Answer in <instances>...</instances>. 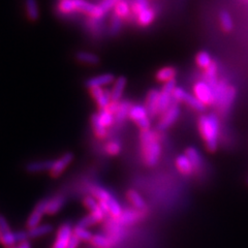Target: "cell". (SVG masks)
Here are the masks:
<instances>
[{"mask_svg": "<svg viewBox=\"0 0 248 248\" xmlns=\"http://www.w3.org/2000/svg\"><path fill=\"white\" fill-rule=\"evenodd\" d=\"M56 11L57 16L65 19H75L82 14L93 18H105L106 16L98 4L87 0H59Z\"/></svg>", "mask_w": 248, "mask_h": 248, "instance_id": "cell-1", "label": "cell"}, {"mask_svg": "<svg viewBox=\"0 0 248 248\" xmlns=\"http://www.w3.org/2000/svg\"><path fill=\"white\" fill-rule=\"evenodd\" d=\"M198 128L209 152H215L218 148L219 120L215 114L202 115L198 120Z\"/></svg>", "mask_w": 248, "mask_h": 248, "instance_id": "cell-2", "label": "cell"}, {"mask_svg": "<svg viewBox=\"0 0 248 248\" xmlns=\"http://www.w3.org/2000/svg\"><path fill=\"white\" fill-rule=\"evenodd\" d=\"M143 160L146 166L154 167L157 165L161 156V146L157 139V135L150 129L142 130L140 134Z\"/></svg>", "mask_w": 248, "mask_h": 248, "instance_id": "cell-3", "label": "cell"}, {"mask_svg": "<svg viewBox=\"0 0 248 248\" xmlns=\"http://www.w3.org/2000/svg\"><path fill=\"white\" fill-rule=\"evenodd\" d=\"M214 89L215 95V105L217 107L218 113L223 116H227L231 108L234 104L237 96V88L232 85H228L226 82H218Z\"/></svg>", "mask_w": 248, "mask_h": 248, "instance_id": "cell-4", "label": "cell"}, {"mask_svg": "<svg viewBox=\"0 0 248 248\" xmlns=\"http://www.w3.org/2000/svg\"><path fill=\"white\" fill-rule=\"evenodd\" d=\"M128 118L133 120L137 126L142 130H148L151 126V118L147 112L145 106L143 105H133L130 108Z\"/></svg>", "mask_w": 248, "mask_h": 248, "instance_id": "cell-5", "label": "cell"}, {"mask_svg": "<svg viewBox=\"0 0 248 248\" xmlns=\"http://www.w3.org/2000/svg\"><path fill=\"white\" fill-rule=\"evenodd\" d=\"M173 99L176 103H184L195 111L204 112L206 110V106L202 104L200 100L193 95L188 93L185 89L181 87H176L173 92Z\"/></svg>", "mask_w": 248, "mask_h": 248, "instance_id": "cell-6", "label": "cell"}, {"mask_svg": "<svg viewBox=\"0 0 248 248\" xmlns=\"http://www.w3.org/2000/svg\"><path fill=\"white\" fill-rule=\"evenodd\" d=\"M193 95L206 107L215 105L214 89L205 81H200L195 84V86H193Z\"/></svg>", "mask_w": 248, "mask_h": 248, "instance_id": "cell-7", "label": "cell"}, {"mask_svg": "<svg viewBox=\"0 0 248 248\" xmlns=\"http://www.w3.org/2000/svg\"><path fill=\"white\" fill-rule=\"evenodd\" d=\"M180 116V107L177 103L173 104L170 106L168 110L161 115V117L159 119L157 128L160 131H164L168 128H170L173 124L179 119Z\"/></svg>", "mask_w": 248, "mask_h": 248, "instance_id": "cell-8", "label": "cell"}, {"mask_svg": "<svg viewBox=\"0 0 248 248\" xmlns=\"http://www.w3.org/2000/svg\"><path fill=\"white\" fill-rule=\"evenodd\" d=\"M84 28L90 37L98 38L103 35L105 30V18L86 17L84 19Z\"/></svg>", "mask_w": 248, "mask_h": 248, "instance_id": "cell-9", "label": "cell"}, {"mask_svg": "<svg viewBox=\"0 0 248 248\" xmlns=\"http://www.w3.org/2000/svg\"><path fill=\"white\" fill-rule=\"evenodd\" d=\"M46 206H48V199H45L38 202L35 205L33 211L30 213L28 219H27V229H33L37 227L38 224H41V221L43 219V216L46 214Z\"/></svg>", "mask_w": 248, "mask_h": 248, "instance_id": "cell-10", "label": "cell"}, {"mask_svg": "<svg viewBox=\"0 0 248 248\" xmlns=\"http://www.w3.org/2000/svg\"><path fill=\"white\" fill-rule=\"evenodd\" d=\"M74 235V228L71 223H63L58 229L56 240L52 248H67L69 239Z\"/></svg>", "mask_w": 248, "mask_h": 248, "instance_id": "cell-11", "label": "cell"}, {"mask_svg": "<svg viewBox=\"0 0 248 248\" xmlns=\"http://www.w3.org/2000/svg\"><path fill=\"white\" fill-rule=\"evenodd\" d=\"M73 160H74V154L72 152H66L63 155H61L58 159L54 160L53 167L50 170V175L53 178L59 177L62 173L64 172V170L72 164Z\"/></svg>", "mask_w": 248, "mask_h": 248, "instance_id": "cell-12", "label": "cell"}, {"mask_svg": "<svg viewBox=\"0 0 248 248\" xmlns=\"http://www.w3.org/2000/svg\"><path fill=\"white\" fill-rule=\"evenodd\" d=\"M160 91L157 89H151L147 93L145 100V108L149 114L151 119L155 118L158 115V100Z\"/></svg>", "mask_w": 248, "mask_h": 248, "instance_id": "cell-13", "label": "cell"}, {"mask_svg": "<svg viewBox=\"0 0 248 248\" xmlns=\"http://www.w3.org/2000/svg\"><path fill=\"white\" fill-rule=\"evenodd\" d=\"M89 91L91 96L95 100V103L97 104L100 110L108 108L112 103L110 90H105L104 88H92L89 89Z\"/></svg>", "mask_w": 248, "mask_h": 248, "instance_id": "cell-14", "label": "cell"}, {"mask_svg": "<svg viewBox=\"0 0 248 248\" xmlns=\"http://www.w3.org/2000/svg\"><path fill=\"white\" fill-rule=\"evenodd\" d=\"M116 81V78L113 74L108 73V74H103L96 77H93L88 79L86 82H85V86L88 89L92 88H103L105 86H108V85L114 84Z\"/></svg>", "mask_w": 248, "mask_h": 248, "instance_id": "cell-15", "label": "cell"}, {"mask_svg": "<svg viewBox=\"0 0 248 248\" xmlns=\"http://www.w3.org/2000/svg\"><path fill=\"white\" fill-rule=\"evenodd\" d=\"M126 83H127V80H126V78H124V77H118L117 79H116V81L114 82V85H113V88L111 90L112 102H115V103L121 102L123 92H124V90H125V87H126Z\"/></svg>", "mask_w": 248, "mask_h": 248, "instance_id": "cell-16", "label": "cell"}, {"mask_svg": "<svg viewBox=\"0 0 248 248\" xmlns=\"http://www.w3.org/2000/svg\"><path fill=\"white\" fill-rule=\"evenodd\" d=\"M126 196H127V200L130 203V205L134 206L136 210H138L140 212L146 211V209H147L146 202L137 190H134V189L128 190Z\"/></svg>", "mask_w": 248, "mask_h": 248, "instance_id": "cell-17", "label": "cell"}, {"mask_svg": "<svg viewBox=\"0 0 248 248\" xmlns=\"http://www.w3.org/2000/svg\"><path fill=\"white\" fill-rule=\"evenodd\" d=\"M155 16H156V13H155V11L150 6L148 9H146L140 13L135 18V20L139 26L147 27L152 24V22L155 19Z\"/></svg>", "mask_w": 248, "mask_h": 248, "instance_id": "cell-18", "label": "cell"}, {"mask_svg": "<svg viewBox=\"0 0 248 248\" xmlns=\"http://www.w3.org/2000/svg\"><path fill=\"white\" fill-rule=\"evenodd\" d=\"M54 160H37L29 162L26 165V170L29 173H41L46 170H51Z\"/></svg>", "mask_w": 248, "mask_h": 248, "instance_id": "cell-19", "label": "cell"}, {"mask_svg": "<svg viewBox=\"0 0 248 248\" xmlns=\"http://www.w3.org/2000/svg\"><path fill=\"white\" fill-rule=\"evenodd\" d=\"M176 76H177V69L174 66H165L156 72L155 79H156V81H158L159 83L166 84L170 81L176 80L175 79Z\"/></svg>", "mask_w": 248, "mask_h": 248, "instance_id": "cell-20", "label": "cell"}, {"mask_svg": "<svg viewBox=\"0 0 248 248\" xmlns=\"http://www.w3.org/2000/svg\"><path fill=\"white\" fill-rule=\"evenodd\" d=\"M175 164H176L177 170L183 175H190L193 172L192 164L185 154L178 155L175 160Z\"/></svg>", "mask_w": 248, "mask_h": 248, "instance_id": "cell-21", "label": "cell"}, {"mask_svg": "<svg viewBox=\"0 0 248 248\" xmlns=\"http://www.w3.org/2000/svg\"><path fill=\"white\" fill-rule=\"evenodd\" d=\"M65 204V198L63 196H55L48 199V206H46V214L54 215L58 213Z\"/></svg>", "mask_w": 248, "mask_h": 248, "instance_id": "cell-22", "label": "cell"}, {"mask_svg": "<svg viewBox=\"0 0 248 248\" xmlns=\"http://www.w3.org/2000/svg\"><path fill=\"white\" fill-rule=\"evenodd\" d=\"M131 106H133V104H131L129 100H123V102H120L117 111L115 113V123L122 124L125 121L126 118H128V114Z\"/></svg>", "mask_w": 248, "mask_h": 248, "instance_id": "cell-23", "label": "cell"}, {"mask_svg": "<svg viewBox=\"0 0 248 248\" xmlns=\"http://www.w3.org/2000/svg\"><path fill=\"white\" fill-rule=\"evenodd\" d=\"M76 59L79 62H81V63L88 64V65H97L100 62V58L99 56L96 55V54L86 52V51L77 52Z\"/></svg>", "mask_w": 248, "mask_h": 248, "instance_id": "cell-24", "label": "cell"}, {"mask_svg": "<svg viewBox=\"0 0 248 248\" xmlns=\"http://www.w3.org/2000/svg\"><path fill=\"white\" fill-rule=\"evenodd\" d=\"M27 18L31 22H36L40 19V7L36 0H24Z\"/></svg>", "mask_w": 248, "mask_h": 248, "instance_id": "cell-25", "label": "cell"}, {"mask_svg": "<svg viewBox=\"0 0 248 248\" xmlns=\"http://www.w3.org/2000/svg\"><path fill=\"white\" fill-rule=\"evenodd\" d=\"M93 131L98 139H105L108 136V129L100 120L98 114H93L90 118Z\"/></svg>", "mask_w": 248, "mask_h": 248, "instance_id": "cell-26", "label": "cell"}, {"mask_svg": "<svg viewBox=\"0 0 248 248\" xmlns=\"http://www.w3.org/2000/svg\"><path fill=\"white\" fill-rule=\"evenodd\" d=\"M184 154L187 156L192 164L193 170H197L203 165V158H202L201 153L195 148V147H188L186 148Z\"/></svg>", "mask_w": 248, "mask_h": 248, "instance_id": "cell-27", "label": "cell"}, {"mask_svg": "<svg viewBox=\"0 0 248 248\" xmlns=\"http://www.w3.org/2000/svg\"><path fill=\"white\" fill-rule=\"evenodd\" d=\"M114 14L117 15L122 20H128L131 15L130 3L127 0H121L114 7Z\"/></svg>", "mask_w": 248, "mask_h": 248, "instance_id": "cell-28", "label": "cell"}, {"mask_svg": "<svg viewBox=\"0 0 248 248\" xmlns=\"http://www.w3.org/2000/svg\"><path fill=\"white\" fill-rule=\"evenodd\" d=\"M53 231V227L50 224H38L37 227L28 230V236L29 239H35L38 237H43L50 234Z\"/></svg>", "mask_w": 248, "mask_h": 248, "instance_id": "cell-29", "label": "cell"}, {"mask_svg": "<svg viewBox=\"0 0 248 248\" xmlns=\"http://www.w3.org/2000/svg\"><path fill=\"white\" fill-rule=\"evenodd\" d=\"M90 242L93 246H95L97 248H110L114 244V241L110 237L102 234L93 235Z\"/></svg>", "mask_w": 248, "mask_h": 248, "instance_id": "cell-30", "label": "cell"}, {"mask_svg": "<svg viewBox=\"0 0 248 248\" xmlns=\"http://www.w3.org/2000/svg\"><path fill=\"white\" fill-rule=\"evenodd\" d=\"M142 212H140L138 210H125L123 211L122 215L119 217L117 220L118 224H128V223H133L137 221L140 218V215H141Z\"/></svg>", "mask_w": 248, "mask_h": 248, "instance_id": "cell-31", "label": "cell"}, {"mask_svg": "<svg viewBox=\"0 0 248 248\" xmlns=\"http://www.w3.org/2000/svg\"><path fill=\"white\" fill-rule=\"evenodd\" d=\"M107 204L108 208V214H110L114 219H118L123 213L122 207L119 204V202L112 196L110 200L107 202Z\"/></svg>", "mask_w": 248, "mask_h": 248, "instance_id": "cell-32", "label": "cell"}, {"mask_svg": "<svg viewBox=\"0 0 248 248\" xmlns=\"http://www.w3.org/2000/svg\"><path fill=\"white\" fill-rule=\"evenodd\" d=\"M123 26V20L118 17L117 15L113 14L110 19V24H108V34L111 36H116L119 34V32Z\"/></svg>", "mask_w": 248, "mask_h": 248, "instance_id": "cell-33", "label": "cell"}, {"mask_svg": "<svg viewBox=\"0 0 248 248\" xmlns=\"http://www.w3.org/2000/svg\"><path fill=\"white\" fill-rule=\"evenodd\" d=\"M196 63L199 67L206 69L213 63L212 56L207 51H201L196 56Z\"/></svg>", "mask_w": 248, "mask_h": 248, "instance_id": "cell-34", "label": "cell"}, {"mask_svg": "<svg viewBox=\"0 0 248 248\" xmlns=\"http://www.w3.org/2000/svg\"><path fill=\"white\" fill-rule=\"evenodd\" d=\"M91 195L94 197L98 202H108L112 197V195L107 189L99 185L91 186Z\"/></svg>", "mask_w": 248, "mask_h": 248, "instance_id": "cell-35", "label": "cell"}, {"mask_svg": "<svg viewBox=\"0 0 248 248\" xmlns=\"http://www.w3.org/2000/svg\"><path fill=\"white\" fill-rule=\"evenodd\" d=\"M129 3H130V7H131L130 17L131 16H134L135 18L140 13L143 12L146 9H148V7H150L148 0H130Z\"/></svg>", "mask_w": 248, "mask_h": 248, "instance_id": "cell-36", "label": "cell"}, {"mask_svg": "<svg viewBox=\"0 0 248 248\" xmlns=\"http://www.w3.org/2000/svg\"><path fill=\"white\" fill-rule=\"evenodd\" d=\"M216 76H217V64L215 62H213L210 66L205 69V82H207L213 88L216 86L217 83H218Z\"/></svg>", "mask_w": 248, "mask_h": 248, "instance_id": "cell-37", "label": "cell"}, {"mask_svg": "<svg viewBox=\"0 0 248 248\" xmlns=\"http://www.w3.org/2000/svg\"><path fill=\"white\" fill-rule=\"evenodd\" d=\"M219 23H220L221 29L224 31V32H231L232 28H234V23H232V19L231 17V15L226 11L220 12Z\"/></svg>", "mask_w": 248, "mask_h": 248, "instance_id": "cell-38", "label": "cell"}, {"mask_svg": "<svg viewBox=\"0 0 248 248\" xmlns=\"http://www.w3.org/2000/svg\"><path fill=\"white\" fill-rule=\"evenodd\" d=\"M98 116L100 120H102L104 125L108 128L111 127L115 123V115L108 110V108H105V110H100L98 113Z\"/></svg>", "mask_w": 248, "mask_h": 248, "instance_id": "cell-39", "label": "cell"}, {"mask_svg": "<svg viewBox=\"0 0 248 248\" xmlns=\"http://www.w3.org/2000/svg\"><path fill=\"white\" fill-rule=\"evenodd\" d=\"M74 235H76L78 238H79L81 241H91V239L93 237L92 232L85 228H81L76 226L74 228Z\"/></svg>", "mask_w": 248, "mask_h": 248, "instance_id": "cell-40", "label": "cell"}, {"mask_svg": "<svg viewBox=\"0 0 248 248\" xmlns=\"http://www.w3.org/2000/svg\"><path fill=\"white\" fill-rule=\"evenodd\" d=\"M0 243H1L5 248H12V247L16 246V244H17L16 234L13 231L4 232V234H2L1 242H0Z\"/></svg>", "mask_w": 248, "mask_h": 248, "instance_id": "cell-41", "label": "cell"}, {"mask_svg": "<svg viewBox=\"0 0 248 248\" xmlns=\"http://www.w3.org/2000/svg\"><path fill=\"white\" fill-rule=\"evenodd\" d=\"M97 222H98V220H97L96 217L93 215L92 213H90V214L86 215L85 217H83V218L77 223V226L78 227H81V228L88 229L89 227L93 226V224H95Z\"/></svg>", "mask_w": 248, "mask_h": 248, "instance_id": "cell-42", "label": "cell"}, {"mask_svg": "<svg viewBox=\"0 0 248 248\" xmlns=\"http://www.w3.org/2000/svg\"><path fill=\"white\" fill-rule=\"evenodd\" d=\"M106 152L108 154L115 156V155H118L121 152V144L118 141H111L108 144H106Z\"/></svg>", "mask_w": 248, "mask_h": 248, "instance_id": "cell-43", "label": "cell"}, {"mask_svg": "<svg viewBox=\"0 0 248 248\" xmlns=\"http://www.w3.org/2000/svg\"><path fill=\"white\" fill-rule=\"evenodd\" d=\"M119 1H121V0H100V2L98 3V6L102 9V11L105 14H107L111 10H114L115 5L117 4Z\"/></svg>", "mask_w": 248, "mask_h": 248, "instance_id": "cell-44", "label": "cell"}, {"mask_svg": "<svg viewBox=\"0 0 248 248\" xmlns=\"http://www.w3.org/2000/svg\"><path fill=\"white\" fill-rule=\"evenodd\" d=\"M83 203H84L85 207H86L90 212L95 211L96 209L99 208L98 201L94 197H92V196H89V197L85 198L84 201H83Z\"/></svg>", "mask_w": 248, "mask_h": 248, "instance_id": "cell-45", "label": "cell"}, {"mask_svg": "<svg viewBox=\"0 0 248 248\" xmlns=\"http://www.w3.org/2000/svg\"><path fill=\"white\" fill-rule=\"evenodd\" d=\"M0 230H1L2 234H4V232H11V231H12L9 222H7L6 218H5V217H4L3 215H0Z\"/></svg>", "mask_w": 248, "mask_h": 248, "instance_id": "cell-46", "label": "cell"}, {"mask_svg": "<svg viewBox=\"0 0 248 248\" xmlns=\"http://www.w3.org/2000/svg\"><path fill=\"white\" fill-rule=\"evenodd\" d=\"M16 234V239H17V243H22L24 241H27L29 240V236H28V232L25 231H19L17 232H15Z\"/></svg>", "mask_w": 248, "mask_h": 248, "instance_id": "cell-47", "label": "cell"}, {"mask_svg": "<svg viewBox=\"0 0 248 248\" xmlns=\"http://www.w3.org/2000/svg\"><path fill=\"white\" fill-rule=\"evenodd\" d=\"M81 240L78 238L76 235H73L72 238L69 239L68 244H67V248H78L80 245Z\"/></svg>", "mask_w": 248, "mask_h": 248, "instance_id": "cell-48", "label": "cell"}, {"mask_svg": "<svg viewBox=\"0 0 248 248\" xmlns=\"http://www.w3.org/2000/svg\"><path fill=\"white\" fill-rule=\"evenodd\" d=\"M18 248H31V243L29 242V240H27V241L20 243L18 245Z\"/></svg>", "mask_w": 248, "mask_h": 248, "instance_id": "cell-49", "label": "cell"}, {"mask_svg": "<svg viewBox=\"0 0 248 248\" xmlns=\"http://www.w3.org/2000/svg\"><path fill=\"white\" fill-rule=\"evenodd\" d=\"M1 237H2V232H1V230H0V242H1Z\"/></svg>", "mask_w": 248, "mask_h": 248, "instance_id": "cell-50", "label": "cell"}, {"mask_svg": "<svg viewBox=\"0 0 248 248\" xmlns=\"http://www.w3.org/2000/svg\"><path fill=\"white\" fill-rule=\"evenodd\" d=\"M12 248H18V246H14V247H12Z\"/></svg>", "mask_w": 248, "mask_h": 248, "instance_id": "cell-51", "label": "cell"}, {"mask_svg": "<svg viewBox=\"0 0 248 248\" xmlns=\"http://www.w3.org/2000/svg\"><path fill=\"white\" fill-rule=\"evenodd\" d=\"M247 184H248V179H247Z\"/></svg>", "mask_w": 248, "mask_h": 248, "instance_id": "cell-52", "label": "cell"}]
</instances>
